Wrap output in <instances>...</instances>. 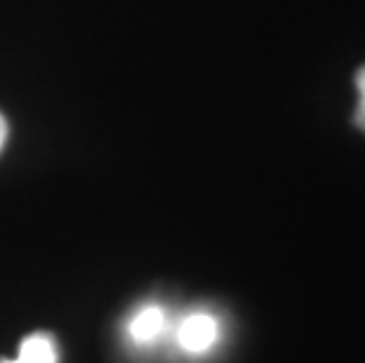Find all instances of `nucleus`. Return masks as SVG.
I'll return each instance as SVG.
<instances>
[{
  "label": "nucleus",
  "mask_w": 365,
  "mask_h": 363,
  "mask_svg": "<svg viewBox=\"0 0 365 363\" xmlns=\"http://www.w3.org/2000/svg\"><path fill=\"white\" fill-rule=\"evenodd\" d=\"M220 328L210 314H191L180 328V344L191 354H203L217 342Z\"/></svg>",
  "instance_id": "f257e3e1"
},
{
  "label": "nucleus",
  "mask_w": 365,
  "mask_h": 363,
  "mask_svg": "<svg viewBox=\"0 0 365 363\" xmlns=\"http://www.w3.org/2000/svg\"><path fill=\"white\" fill-rule=\"evenodd\" d=\"M0 363H57V347H54V339L50 335L34 333L21 342L17 359Z\"/></svg>",
  "instance_id": "f03ea898"
},
{
  "label": "nucleus",
  "mask_w": 365,
  "mask_h": 363,
  "mask_svg": "<svg viewBox=\"0 0 365 363\" xmlns=\"http://www.w3.org/2000/svg\"><path fill=\"white\" fill-rule=\"evenodd\" d=\"M163 328H165V314L158 307H146L142 309L130 323V335L137 339V342H151L156 339Z\"/></svg>",
  "instance_id": "7ed1b4c3"
},
{
  "label": "nucleus",
  "mask_w": 365,
  "mask_h": 363,
  "mask_svg": "<svg viewBox=\"0 0 365 363\" xmlns=\"http://www.w3.org/2000/svg\"><path fill=\"white\" fill-rule=\"evenodd\" d=\"M356 85H359V111H356V123H359V128L365 130V68L359 71V78H356Z\"/></svg>",
  "instance_id": "20e7f679"
},
{
  "label": "nucleus",
  "mask_w": 365,
  "mask_h": 363,
  "mask_svg": "<svg viewBox=\"0 0 365 363\" xmlns=\"http://www.w3.org/2000/svg\"><path fill=\"white\" fill-rule=\"evenodd\" d=\"M5 140H7V123L3 118V113H0V149H3Z\"/></svg>",
  "instance_id": "39448f33"
}]
</instances>
